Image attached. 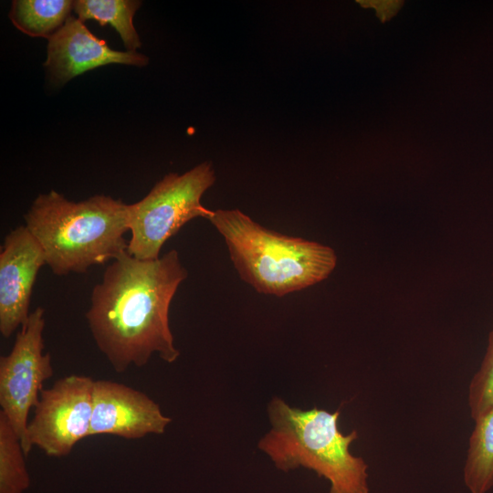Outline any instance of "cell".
Listing matches in <instances>:
<instances>
[{
  "instance_id": "obj_11",
  "label": "cell",
  "mask_w": 493,
  "mask_h": 493,
  "mask_svg": "<svg viewBox=\"0 0 493 493\" xmlns=\"http://www.w3.org/2000/svg\"><path fill=\"white\" fill-rule=\"evenodd\" d=\"M73 8L71 0H14L8 16L22 33L48 40L63 26Z\"/></svg>"
},
{
  "instance_id": "obj_16",
  "label": "cell",
  "mask_w": 493,
  "mask_h": 493,
  "mask_svg": "<svg viewBox=\"0 0 493 493\" xmlns=\"http://www.w3.org/2000/svg\"><path fill=\"white\" fill-rule=\"evenodd\" d=\"M358 3H361L363 6L375 8L382 19L393 16L401 5L399 1H358Z\"/></svg>"
},
{
  "instance_id": "obj_10",
  "label": "cell",
  "mask_w": 493,
  "mask_h": 493,
  "mask_svg": "<svg viewBox=\"0 0 493 493\" xmlns=\"http://www.w3.org/2000/svg\"><path fill=\"white\" fill-rule=\"evenodd\" d=\"M149 58L137 51H118L94 36L84 22L70 16L47 42L44 63L49 80L64 85L74 77L109 64L143 67Z\"/></svg>"
},
{
  "instance_id": "obj_8",
  "label": "cell",
  "mask_w": 493,
  "mask_h": 493,
  "mask_svg": "<svg viewBox=\"0 0 493 493\" xmlns=\"http://www.w3.org/2000/svg\"><path fill=\"white\" fill-rule=\"evenodd\" d=\"M171 422L146 393L110 380H94L89 436L140 439L163 434Z\"/></svg>"
},
{
  "instance_id": "obj_9",
  "label": "cell",
  "mask_w": 493,
  "mask_h": 493,
  "mask_svg": "<svg viewBox=\"0 0 493 493\" xmlns=\"http://www.w3.org/2000/svg\"><path fill=\"white\" fill-rule=\"evenodd\" d=\"M46 264L44 251L25 225L5 237L0 251V332L9 338L29 317L33 287Z\"/></svg>"
},
{
  "instance_id": "obj_7",
  "label": "cell",
  "mask_w": 493,
  "mask_h": 493,
  "mask_svg": "<svg viewBox=\"0 0 493 493\" xmlns=\"http://www.w3.org/2000/svg\"><path fill=\"white\" fill-rule=\"evenodd\" d=\"M94 380L72 374L42 389L28 423L30 448L37 446L47 456L61 457L89 436Z\"/></svg>"
},
{
  "instance_id": "obj_14",
  "label": "cell",
  "mask_w": 493,
  "mask_h": 493,
  "mask_svg": "<svg viewBox=\"0 0 493 493\" xmlns=\"http://www.w3.org/2000/svg\"><path fill=\"white\" fill-rule=\"evenodd\" d=\"M22 443L0 413V493H25L30 486Z\"/></svg>"
},
{
  "instance_id": "obj_1",
  "label": "cell",
  "mask_w": 493,
  "mask_h": 493,
  "mask_svg": "<svg viewBox=\"0 0 493 493\" xmlns=\"http://www.w3.org/2000/svg\"><path fill=\"white\" fill-rule=\"evenodd\" d=\"M188 277L175 249L152 260L121 253L94 286L86 319L92 338L118 373L142 367L153 354L168 363L180 351L169 325V309Z\"/></svg>"
},
{
  "instance_id": "obj_5",
  "label": "cell",
  "mask_w": 493,
  "mask_h": 493,
  "mask_svg": "<svg viewBox=\"0 0 493 493\" xmlns=\"http://www.w3.org/2000/svg\"><path fill=\"white\" fill-rule=\"evenodd\" d=\"M215 182L210 162L179 174L169 173L140 201L127 205L131 232L127 252L141 260L156 259L164 243L192 219H209L213 210L202 196Z\"/></svg>"
},
{
  "instance_id": "obj_15",
  "label": "cell",
  "mask_w": 493,
  "mask_h": 493,
  "mask_svg": "<svg viewBox=\"0 0 493 493\" xmlns=\"http://www.w3.org/2000/svg\"><path fill=\"white\" fill-rule=\"evenodd\" d=\"M471 418L476 421L493 406V330L488 334L486 353L472 377L467 394Z\"/></svg>"
},
{
  "instance_id": "obj_13",
  "label": "cell",
  "mask_w": 493,
  "mask_h": 493,
  "mask_svg": "<svg viewBox=\"0 0 493 493\" xmlns=\"http://www.w3.org/2000/svg\"><path fill=\"white\" fill-rule=\"evenodd\" d=\"M142 5L138 0H76L74 8L81 21L95 20L110 25L119 33L127 51H136L142 41L133 25V16Z\"/></svg>"
},
{
  "instance_id": "obj_6",
  "label": "cell",
  "mask_w": 493,
  "mask_h": 493,
  "mask_svg": "<svg viewBox=\"0 0 493 493\" xmlns=\"http://www.w3.org/2000/svg\"><path fill=\"white\" fill-rule=\"evenodd\" d=\"M45 310L37 307L16 333L7 355L0 357L1 412L19 437L26 456L28 414L39 401L43 383L53 376L49 352H44Z\"/></svg>"
},
{
  "instance_id": "obj_4",
  "label": "cell",
  "mask_w": 493,
  "mask_h": 493,
  "mask_svg": "<svg viewBox=\"0 0 493 493\" xmlns=\"http://www.w3.org/2000/svg\"><path fill=\"white\" fill-rule=\"evenodd\" d=\"M270 431L258 443L276 467L288 472L305 467L326 478L329 493H370L368 465L350 451L358 432L341 433L340 409L302 410L274 397L268 404Z\"/></svg>"
},
{
  "instance_id": "obj_3",
  "label": "cell",
  "mask_w": 493,
  "mask_h": 493,
  "mask_svg": "<svg viewBox=\"0 0 493 493\" xmlns=\"http://www.w3.org/2000/svg\"><path fill=\"white\" fill-rule=\"evenodd\" d=\"M208 220L225 239L239 277L259 293L283 297L302 290L336 267L331 247L266 228L238 209H217Z\"/></svg>"
},
{
  "instance_id": "obj_2",
  "label": "cell",
  "mask_w": 493,
  "mask_h": 493,
  "mask_svg": "<svg viewBox=\"0 0 493 493\" xmlns=\"http://www.w3.org/2000/svg\"><path fill=\"white\" fill-rule=\"evenodd\" d=\"M127 205L105 194L74 202L51 190L33 201L25 226L53 274L85 273L127 250Z\"/></svg>"
},
{
  "instance_id": "obj_12",
  "label": "cell",
  "mask_w": 493,
  "mask_h": 493,
  "mask_svg": "<svg viewBox=\"0 0 493 493\" xmlns=\"http://www.w3.org/2000/svg\"><path fill=\"white\" fill-rule=\"evenodd\" d=\"M474 422L464 466V482L470 493H487L493 487V406Z\"/></svg>"
}]
</instances>
